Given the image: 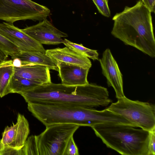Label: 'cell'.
Returning a JSON list of instances; mask_svg holds the SVG:
<instances>
[{"mask_svg": "<svg viewBox=\"0 0 155 155\" xmlns=\"http://www.w3.org/2000/svg\"><path fill=\"white\" fill-rule=\"evenodd\" d=\"M20 94L27 103L93 108L106 106L111 102L107 89L93 84L74 86L51 82L40 85Z\"/></svg>", "mask_w": 155, "mask_h": 155, "instance_id": "cell-1", "label": "cell"}, {"mask_svg": "<svg viewBox=\"0 0 155 155\" xmlns=\"http://www.w3.org/2000/svg\"><path fill=\"white\" fill-rule=\"evenodd\" d=\"M151 12L141 0L113 17L112 35L126 45L152 58L155 57V40Z\"/></svg>", "mask_w": 155, "mask_h": 155, "instance_id": "cell-2", "label": "cell"}, {"mask_svg": "<svg viewBox=\"0 0 155 155\" xmlns=\"http://www.w3.org/2000/svg\"><path fill=\"white\" fill-rule=\"evenodd\" d=\"M27 108L33 116L45 127L61 124L80 126L115 124L118 115L107 108L97 110L80 106L28 103Z\"/></svg>", "mask_w": 155, "mask_h": 155, "instance_id": "cell-3", "label": "cell"}, {"mask_svg": "<svg viewBox=\"0 0 155 155\" xmlns=\"http://www.w3.org/2000/svg\"><path fill=\"white\" fill-rule=\"evenodd\" d=\"M122 124H100L91 127L108 148L124 155H148L150 132Z\"/></svg>", "mask_w": 155, "mask_h": 155, "instance_id": "cell-4", "label": "cell"}, {"mask_svg": "<svg viewBox=\"0 0 155 155\" xmlns=\"http://www.w3.org/2000/svg\"><path fill=\"white\" fill-rule=\"evenodd\" d=\"M107 108L120 115L134 127L151 131L155 129V106L147 102L132 101L125 96L117 99Z\"/></svg>", "mask_w": 155, "mask_h": 155, "instance_id": "cell-5", "label": "cell"}, {"mask_svg": "<svg viewBox=\"0 0 155 155\" xmlns=\"http://www.w3.org/2000/svg\"><path fill=\"white\" fill-rule=\"evenodd\" d=\"M79 127L66 124L46 127L43 132L36 135L39 155H63L68 140Z\"/></svg>", "mask_w": 155, "mask_h": 155, "instance_id": "cell-6", "label": "cell"}, {"mask_svg": "<svg viewBox=\"0 0 155 155\" xmlns=\"http://www.w3.org/2000/svg\"><path fill=\"white\" fill-rule=\"evenodd\" d=\"M50 13L47 7L31 0H0V20L7 22L26 20L41 21Z\"/></svg>", "mask_w": 155, "mask_h": 155, "instance_id": "cell-7", "label": "cell"}, {"mask_svg": "<svg viewBox=\"0 0 155 155\" xmlns=\"http://www.w3.org/2000/svg\"><path fill=\"white\" fill-rule=\"evenodd\" d=\"M21 30L41 44L56 45L63 43L62 38L68 35L59 30L46 18L37 24L27 27Z\"/></svg>", "mask_w": 155, "mask_h": 155, "instance_id": "cell-8", "label": "cell"}, {"mask_svg": "<svg viewBox=\"0 0 155 155\" xmlns=\"http://www.w3.org/2000/svg\"><path fill=\"white\" fill-rule=\"evenodd\" d=\"M0 34L16 46L21 52L38 51L45 53L42 45L27 35L13 23H0Z\"/></svg>", "mask_w": 155, "mask_h": 155, "instance_id": "cell-9", "label": "cell"}, {"mask_svg": "<svg viewBox=\"0 0 155 155\" xmlns=\"http://www.w3.org/2000/svg\"><path fill=\"white\" fill-rule=\"evenodd\" d=\"M29 133L27 120L23 115L18 113L16 122L5 127L0 140V146L21 149L23 147Z\"/></svg>", "mask_w": 155, "mask_h": 155, "instance_id": "cell-10", "label": "cell"}, {"mask_svg": "<svg viewBox=\"0 0 155 155\" xmlns=\"http://www.w3.org/2000/svg\"><path fill=\"white\" fill-rule=\"evenodd\" d=\"M102 73L106 77L108 87L114 89L117 99L125 96L123 89L122 75L110 49H106L99 59Z\"/></svg>", "mask_w": 155, "mask_h": 155, "instance_id": "cell-11", "label": "cell"}, {"mask_svg": "<svg viewBox=\"0 0 155 155\" xmlns=\"http://www.w3.org/2000/svg\"><path fill=\"white\" fill-rule=\"evenodd\" d=\"M61 84L68 86H80L89 84L87 76L90 69L62 63L57 64Z\"/></svg>", "mask_w": 155, "mask_h": 155, "instance_id": "cell-12", "label": "cell"}, {"mask_svg": "<svg viewBox=\"0 0 155 155\" xmlns=\"http://www.w3.org/2000/svg\"><path fill=\"white\" fill-rule=\"evenodd\" d=\"M45 54L57 64L62 63L78 65L90 69L92 65L91 61L87 57L78 54L66 47L48 49ZM57 65V64H56Z\"/></svg>", "mask_w": 155, "mask_h": 155, "instance_id": "cell-13", "label": "cell"}, {"mask_svg": "<svg viewBox=\"0 0 155 155\" xmlns=\"http://www.w3.org/2000/svg\"><path fill=\"white\" fill-rule=\"evenodd\" d=\"M49 69L39 65L28 64L14 67V75L34 81L41 84L51 82Z\"/></svg>", "mask_w": 155, "mask_h": 155, "instance_id": "cell-14", "label": "cell"}, {"mask_svg": "<svg viewBox=\"0 0 155 155\" xmlns=\"http://www.w3.org/2000/svg\"><path fill=\"white\" fill-rule=\"evenodd\" d=\"M15 58H18L21 60L22 65L32 64L44 66L50 70L58 71L56 64L45 53L38 51L21 52L13 59Z\"/></svg>", "mask_w": 155, "mask_h": 155, "instance_id": "cell-15", "label": "cell"}, {"mask_svg": "<svg viewBox=\"0 0 155 155\" xmlns=\"http://www.w3.org/2000/svg\"><path fill=\"white\" fill-rule=\"evenodd\" d=\"M12 60H6L0 64V97L8 94L9 85L14 73Z\"/></svg>", "mask_w": 155, "mask_h": 155, "instance_id": "cell-16", "label": "cell"}, {"mask_svg": "<svg viewBox=\"0 0 155 155\" xmlns=\"http://www.w3.org/2000/svg\"><path fill=\"white\" fill-rule=\"evenodd\" d=\"M41 84L38 82L13 75L9 84L8 93L20 94Z\"/></svg>", "mask_w": 155, "mask_h": 155, "instance_id": "cell-17", "label": "cell"}, {"mask_svg": "<svg viewBox=\"0 0 155 155\" xmlns=\"http://www.w3.org/2000/svg\"><path fill=\"white\" fill-rule=\"evenodd\" d=\"M66 47L75 52L89 58L93 61L98 60V53L97 50L91 49L64 39L63 43Z\"/></svg>", "mask_w": 155, "mask_h": 155, "instance_id": "cell-18", "label": "cell"}, {"mask_svg": "<svg viewBox=\"0 0 155 155\" xmlns=\"http://www.w3.org/2000/svg\"><path fill=\"white\" fill-rule=\"evenodd\" d=\"M0 47L12 59L21 52L16 46L0 34Z\"/></svg>", "mask_w": 155, "mask_h": 155, "instance_id": "cell-19", "label": "cell"}, {"mask_svg": "<svg viewBox=\"0 0 155 155\" xmlns=\"http://www.w3.org/2000/svg\"><path fill=\"white\" fill-rule=\"evenodd\" d=\"M22 150L24 155H39L36 135H31L27 138Z\"/></svg>", "mask_w": 155, "mask_h": 155, "instance_id": "cell-20", "label": "cell"}, {"mask_svg": "<svg viewBox=\"0 0 155 155\" xmlns=\"http://www.w3.org/2000/svg\"><path fill=\"white\" fill-rule=\"evenodd\" d=\"M100 13L103 16L109 17L110 12L108 5V0H92Z\"/></svg>", "mask_w": 155, "mask_h": 155, "instance_id": "cell-21", "label": "cell"}, {"mask_svg": "<svg viewBox=\"0 0 155 155\" xmlns=\"http://www.w3.org/2000/svg\"><path fill=\"white\" fill-rule=\"evenodd\" d=\"M78 148L74 141L73 136L68 140L63 155H79Z\"/></svg>", "mask_w": 155, "mask_h": 155, "instance_id": "cell-22", "label": "cell"}, {"mask_svg": "<svg viewBox=\"0 0 155 155\" xmlns=\"http://www.w3.org/2000/svg\"><path fill=\"white\" fill-rule=\"evenodd\" d=\"M24 155L22 148L16 149L8 146H0V155Z\"/></svg>", "mask_w": 155, "mask_h": 155, "instance_id": "cell-23", "label": "cell"}, {"mask_svg": "<svg viewBox=\"0 0 155 155\" xmlns=\"http://www.w3.org/2000/svg\"><path fill=\"white\" fill-rule=\"evenodd\" d=\"M150 132V135L148 144V155L155 154V129Z\"/></svg>", "mask_w": 155, "mask_h": 155, "instance_id": "cell-24", "label": "cell"}, {"mask_svg": "<svg viewBox=\"0 0 155 155\" xmlns=\"http://www.w3.org/2000/svg\"><path fill=\"white\" fill-rule=\"evenodd\" d=\"M145 6L151 12L155 13V0H141Z\"/></svg>", "mask_w": 155, "mask_h": 155, "instance_id": "cell-25", "label": "cell"}, {"mask_svg": "<svg viewBox=\"0 0 155 155\" xmlns=\"http://www.w3.org/2000/svg\"><path fill=\"white\" fill-rule=\"evenodd\" d=\"M8 55L0 47V64L7 59Z\"/></svg>", "mask_w": 155, "mask_h": 155, "instance_id": "cell-26", "label": "cell"}, {"mask_svg": "<svg viewBox=\"0 0 155 155\" xmlns=\"http://www.w3.org/2000/svg\"><path fill=\"white\" fill-rule=\"evenodd\" d=\"M12 59V63L14 67L19 68L22 66V62L18 58H15Z\"/></svg>", "mask_w": 155, "mask_h": 155, "instance_id": "cell-27", "label": "cell"}]
</instances>
